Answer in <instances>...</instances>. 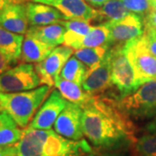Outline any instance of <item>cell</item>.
I'll return each mask as SVG.
<instances>
[{"mask_svg":"<svg viewBox=\"0 0 156 156\" xmlns=\"http://www.w3.org/2000/svg\"><path fill=\"white\" fill-rule=\"evenodd\" d=\"M82 128L86 138L95 147L113 148L133 134L130 118L117 106L116 100L95 96L83 108Z\"/></svg>","mask_w":156,"mask_h":156,"instance_id":"6da1fadb","label":"cell"},{"mask_svg":"<svg viewBox=\"0 0 156 156\" xmlns=\"http://www.w3.org/2000/svg\"><path fill=\"white\" fill-rule=\"evenodd\" d=\"M51 87L43 85L37 89L16 92H0V108L8 113L21 128H26L40 106L49 96Z\"/></svg>","mask_w":156,"mask_h":156,"instance_id":"7a4b0ae2","label":"cell"},{"mask_svg":"<svg viewBox=\"0 0 156 156\" xmlns=\"http://www.w3.org/2000/svg\"><path fill=\"white\" fill-rule=\"evenodd\" d=\"M117 106L129 118L137 120L156 116V80L142 84L134 93L116 100Z\"/></svg>","mask_w":156,"mask_h":156,"instance_id":"3957f363","label":"cell"},{"mask_svg":"<svg viewBox=\"0 0 156 156\" xmlns=\"http://www.w3.org/2000/svg\"><path fill=\"white\" fill-rule=\"evenodd\" d=\"M111 57V77L113 85L120 92L121 97L134 93L141 86L137 80L134 67L124 50V45L109 49Z\"/></svg>","mask_w":156,"mask_h":156,"instance_id":"277c9868","label":"cell"},{"mask_svg":"<svg viewBox=\"0 0 156 156\" xmlns=\"http://www.w3.org/2000/svg\"><path fill=\"white\" fill-rule=\"evenodd\" d=\"M124 50L140 85L156 80V56L151 54L147 48L142 37L125 44Z\"/></svg>","mask_w":156,"mask_h":156,"instance_id":"5b68a950","label":"cell"},{"mask_svg":"<svg viewBox=\"0 0 156 156\" xmlns=\"http://www.w3.org/2000/svg\"><path fill=\"white\" fill-rule=\"evenodd\" d=\"M41 85L35 65L22 62L0 75V92L16 93L37 89Z\"/></svg>","mask_w":156,"mask_h":156,"instance_id":"8992f818","label":"cell"},{"mask_svg":"<svg viewBox=\"0 0 156 156\" xmlns=\"http://www.w3.org/2000/svg\"><path fill=\"white\" fill-rule=\"evenodd\" d=\"M102 24H105L110 30V48L116 45H124L132 40L140 38L144 33L143 18L133 12L119 21L107 22Z\"/></svg>","mask_w":156,"mask_h":156,"instance_id":"52a82bcc","label":"cell"},{"mask_svg":"<svg viewBox=\"0 0 156 156\" xmlns=\"http://www.w3.org/2000/svg\"><path fill=\"white\" fill-rule=\"evenodd\" d=\"M74 50L67 46H58L51 51L49 56L40 62L36 63L35 69L40 78L41 85L52 87L55 80L60 76L62 68L71 57Z\"/></svg>","mask_w":156,"mask_h":156,"instance_id":"ba28073f","label":"cell"},{"mask_svg":"<svg viewBox=\"0 0 156 156\" xmlns=\"http://www.w3.org/2000/svg\"><path fill=\"white\" fill-rule=\"evenodd\" d=\"M68 102L58 90L54 89L37 112L29 127L41 130L51 129L57 117L67 106Z\"/></svg>","mask_w":156,"mask_h":156,"instance_id":"9c48e42d","label":"cell"},{"mask_svg":"<svg viewBox=\"0 0 156 156\" xmlns=\"http://www.w3.org/2000/svg\"><path fill=\"white\" fill-rule=\"evenodd\" d=\"M83 109L76 104L68 102L54 124L55 132L69 140H78L83 136L82 115Z\"/></svg>","mask_w":156,"mask_h":156,"instance_id":"30bf717a","label":"cell"},{"mask_svg":"<svg viewBox=\"0 0 156 156\" xmlns=\"http://www.w3.org/2000/svg\"><path fill=\"white\" fill-rule=\"evenodd\" d=\"M35 3L44 4L57 9L65 17V20L92 21L98 18V11L85 0H31Z\"/></svg>","mask_w":156,"mask_h":156,"instance_id":"8fae6325","label":"cell"},{"mask_svg":"<svg viewBox=\"0 0 156 156\" xmlns=\"http://www.w3.org/2000/svg\"><path fill=\"white\" fill-rule=\"evenodd\" d=\"M112 85L111 57L108 50L104 60L84 80L82 88L89 95L99 96L112 87Z\"/></svg>","mask_w":156,"mask_h":156,"instance_id":"7c38bea8","label":"cell"},{"mask_svg":"<svg viewBox=\"0 0 156 156\" xmlns=\"http://www.w3.org/2000/svg\"><path fill=\"white\" fill-rule=\"evenodd\" d=\"M29 24L25 4H11L0 10V26L7 30L25 35Z\"/></svg>","mask_w":156,"mask_h":156,"instance_id":"4fadbf2b","label":"cell"},{"mask_svg":"<svg viewBox=\"0 0 156 156\" xmlns=\"http://www.w3.org/2000/svg\"><path fill=\"white\" fill-rule=\"evenodd\" d=\"M48 134L49 130L30 127L23 130L22 137L16 144L17 156H43L44 144Z\"/></svg>","mask_w":156,"mask_h":156,"instance_id":"5bb4252c","label":"cell"},{"mask_svg":"<svg viewBox=\"0 0 156 156\" xmlns=\"http://www.w3.org/2000/svg\"><path fill=\"white\" fill-rule=\"evenodd\" d=\"M25 6L30 26H44L65 20L61 12L52 6L32 1L25 3Z\"/></svg>","mask_w":156,"mask_h":156,"instance_id":"9a60e30c","label":"cell"},{"mask_svg":"<svg viewBox=\"0 0 156 156\" xmlns=\"http://www.w3.org/2000/svg\"><path fill=\"white\" fill-rule=\"evenodd\" d=\"M56 47L48 44L25 34L22 45L20 60L27 63H37L44 60Z\"/></svg>","mask_w":156,"mask_h":156,"instance_id":"2e32d148","label":"cell"},{"mask_svg":"<svg viewBox=\"0 0 156 156\" xmlns=\"http://www.w3.org/2000/svg\"><path fill=\"white\" fill-rule=\"evenodd\" d=\"M55 86L65 100L76 104L83 109L89 105L95 97L86 93L82 86L64 79L61 76L56 78Z\"/></svg>","mask_w":156,"mask_h":156,"instance_id":"e0dca14e","label":"cell"},{"mask_svg":"<svg viewBox=\"0 0 156 156\" xmlns=\"http://www.w3.org/2000/svg\"><path fill=\"white\" fill-rule=\"evenodd\" d=\"M60 23L66 29L62 44L75 50L79 49L81 42L92 29L89 21L84 20H62Z\"/></svg>","mask_w":156,"mask_h":156,"instance_id":"ac0fdd59","label":"cell"},{"mask_svg":"<svg viewBox=\"0 0 156 156\" xmlns=\"http://www.w3.org/2000/svg\"><path fill=\"white\" fill-rule=\"evenodd\" d=\"M65 31V27L61 23H57L44 26H30L26 34L39 39L44 43L56 47V45L63 44Z\"/></svg>","mask_w":156,"mask_h":156,"instance_id":"d6986e66","label":"cell"},{"mask_svg":"<svg viewBox=\"0 0 156 156\" xmlns=\"http://www.w3.org/2000/svg\"><path fill=\"white\" fill-rule=\"evenodd\" d=\"M23 38V35L9 31L0 26V50L15 63L20 60Z\"/></svg>","mask_w":156,"mask_h":156,"instance_id":"ffe728a7","label":"cell"},{"mask_svg":"<svg viewBox=\"0 0 156 156\" xmlns=\"http://www.w3.org/2000/svg\"><path fill=\"white\" fill-rule=\"evenodd\" d=\"M19 128L8 113L0 112V147L17 144L23 134V130Z\"/></svg>","mask_w":156,"mask_h":156,"instance_id":"44dd1931","label":"cell"},{"mask_svg":"<svg viewBox=\"0 0 156 156\" xmlns=\"http://www.w3.org/2000/svg\"><path fill=\"white\" fill-rule=\"evenodd\" d=\"M109 49L110 47L108 46L82 48L75 50L74 56L85 64V66L88 69V75H89L95 68L98 67L101 62L104 60Z\"/></svg>","mask_w":156,"mask_h":156,"instance_id":"7402d4cb","label":"cell"},{"mask_svg":"<svg viewBox=\"0 0 156 156\" xmlns=\"http://www.w3.org/2000/svg\"><path fill=\"white\" fill-rule=\"evenodd\" d=\"M61 76L82 86L83 81L88 76V69L83 62L73 56L68 60L64 67L62 68Z\"/></svg>","mask_w":156,"mask_h":156,"instance_id":"603a6c76","label":"cell"},{"mask_svg":"<svg viewBox=\"0 0 156 156\" xmlns=\"http://www.w3.org/2000/svg\"><path fill=\"white\" fill-rule=\"evenodd\" d=\"M110 42V30L105 24L92 26L87 36L81 42L79 49L108 46ZM78 49V50H79Z\"/></svg>","mask_w":156,"mask_h":156,"instance_id":"cb8c5ba5","label":"cell"},{"mask_svg":"<svg viewBox=\"0 0 156 156\" xmlns=\"http://www.w3.org/2000/svg\"><path fill=\"white\" fill-rule=\"evenodd\" d=\"M97 11L98 18H106L105 23L119 21L130 13L122 0H109Z\"/></svg>","mask_w":156,"mask_h":156,"instance_id":"d4e9b609","label":"cell"},{"mask_svg":"<svg viewBox=\"0 0 156 156\" xmlns=\"http://www.w3.org/2000/svg\"><path fill=\"white\" fill-rule=\"evenodd\" d=\"M136 156H156V133H147L136 140L134 145Z\"/></svg>","mask_w":156,"mask_h":156,"instance_id":"484cf974","label":"cell"},{"mask_svg":"<svg viewBox=\"0 0 156 156\" xmlns=\"http://www.w3.org/2000/svg\"><path fill=\"white\" fill-rule=\"evenodd\" d=\"M128 11L144 17L153 9L151 0H122Z\"/></svg>","mask_w":156,"mask_h":156,"instance_id":"4316f807","label":"cell"},{"mask_svg":"<svg viewBox=\"0 0 156 156\" xmlns=\"http://www.w3.org/2000/svg\"><path fill=\"white\" fill-rule=\"evenodd\" d=\"M142 38L145 42L146 46L151 54L156 56V30L153 29L144 28Z\"/></svg>","mask_w":156,"mask_h":156,"instance_id":"83f0119b","label":"cell"},{"mask_svg":"<svg viewBox=\"0 0 156 156\" xmlns=\"http://www.w3.org/2000/svg\"><path fill=\"white\" fill-rule=\"evenodd\" d=\"M143 18L144 28H149L156 30V8H153Z\"/></svg>","mask_w":156,"mask_h":156,"instance_id":"f1b7e54d","label":"cell"},{"mask_svg":"<svg viewBox=\"0 0 156 156\" xmlns=\"http://www.w3.org/2000/svg\"><path fill=\"white\" fill-rule=\"evenodd\" d=\"M13 64H16V63L11 61L4 52L0 50V75H2L3 73L5 72L6 70L12 68L11 66Z\"/></svg>","mask_w":156,"mask_h":156,"instance_id":"f546056e","label":"cell"},{"mask_svg":"<svg viewBox=\"0 0 156 156\" xmlns=\"http://www.w3.org/2000/svg\"><path fill=\"white\" fill-rule=\"evenodd\" d=\"M17 154L16 144L8 147H0V156H11Z\"/></svg>","mask_w":156,"mask_h":156,"instance_id":"4dcf8cb0","label":"cell"},{"mask_svg":"<svg viewBox=\"0 0 156 156\" xmlns=\"http://www.w3.org/2000/svg\"><path fill=\"white\" fill-rule=\"evenodd\" d=\"M147 133H156V116L150 122L147 123L144 128Z\"/></svg>","mask_w":156,"mask_h":156,"instance_id":"1f68e13d","label":"cell"},{"mask_svg":"<svg viewBox=\"0 0 156 156\" xmlns=\"http://www.w3.org/2000/svg\"><path fill=\"white\" fill-rule=\"evenodd\" d=\"M85 1L89 4V5L98 8V7H101L105 3H107L109 0H85Z\"/></svg>","mask_w":156,"mask_h":156,"instance_id":"d6a6232c","label":"cell"},{"mask_svg":"<svg viewBox=\"0 0 156 156\" xmlns=\"http://www.w3.org/2000/svg\"><path fill=\"white\" fill-rule=\"evenodd\" d=\"M2 1L5 4V5H7L11 4H25L30 0H2Z\"/></svg>","mask_w":156,"mask_h":156,"instance_id":"836d02e7","label":"cell"},{"mask_svg":"<svg viewBox=\"0 0 156 156\" xmlns=\"http://www.w3.org/2000/svg\"><path fill=\"white\" fill-rule=\"evenodd\" d=\"M5 6V4L2 0H0V10H2Z\"/></svg>","mask_w":156,"mask_h":156,"instance_id":"e575fe53","label":"cell"},{"mask_svg":"<svg viewBox=\"0 0 156 156\" xmlns=\"http://www.w3.org/2000/svg\"><path fill=\"white\" fill-rule=\"evenodd\" d=\"M151 1H152L153 8H156V0H151Z\"/></svg>","mask_w":156,"mask_h":156,"instance_id":"d590c367","label":"cell"},{"mask_svg":"<svg viewBox=\"0 0 156 156\" xmlns=\"http://www.w3.org/2000/svg\"><path fill=\"white\" fill-rule=\"evenodd\" d=\"M0 112H2V109H1V108H0Z\"/></svg>","mask_w":156,"mask_h":156,"instance_id":"8d00e7d4","label":"cell"},{"mask_svg":"<svg viewBox=\"0 0 156 156\" xmlns=\"http://www.w3.org/2000/svg\"><path fill=\"white\" fill-rule=\"evenodd\" d=\"M93 156H94V155H93Z\"/></svg>","mask_w":156,"mask_h":156,"instance_id":"74e56055","label":"cell"}]
</instances>
